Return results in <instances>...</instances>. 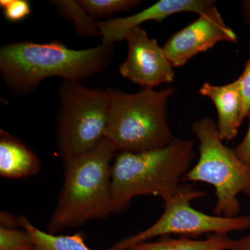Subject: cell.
Returning a JSON list of instances; mask_svg holds the SVG:
<instances>
[{
	"label": "cell",
	"instance_id": "20",
	"mask_svg": "<svg viewBox=\"0 0 250 250\" xmlns=\"http://www.w3.org/2000/svg\"><path fill=\"white\" fill-rule=\"evenodd\" d=\"M248 118L250 123L246 136L233 149L238 159L250 168V111Z\"/></svg>",
	"mask_w": 250,
	"mask_h": 250
},
{
	"label": "cell",
	"instance_id": "2",
	"mask_svg": "<svg viewBox=\"0 0 250 250\" xmlns=\"http://www.w3.org/2000/svg\"><path fill=\"white\" fill-rule=\"evenodd\" d=\"M118 152L107 139L82 155L64 159V180L48 232L107 217L111 210L112 159Z\"/></svg>",
	"mask_w": 250,
	"mask_h": 250
},
{
	"label": "cell",
	"instance_id": "18",
	"mask_svg": "<svg viewBox=\"0 0 250 250\" xmlns=\"http://www.w3.org/2000/svg\"><path fill=\"white\" fill-rule=\"evenodd\" d=\"M5 18L11 22L22 21L31 14L30 3L27 0H1Z\"/></svg>",
	"mask_w": 250,
	"mask_h": 250
},
{
	"label": "cell",
	"instance_id": "17",
	"mask_svg": "<svg viewBox=\"0 0 250 250\" xmlns=\"http://www.w3.org/2000/svg\"><path fill=\"white\" fill-rule=\"evenodd\" d=\"M0 250H35V246L24 229L0 226Z\"/></svg>",
	"mask_w": 250,
	"mask_h": 250
},
{
	"label": "cell",
	"instance_id": "15",
	"mask_svg": "<svg viewBox=\"0 0 250 250\" xmlns=\"http://www.w3.org/2000/svg\"><path fill=\"white\" fill-rule=\"evenodd\" d=\"M62 16L75 22V31L79 35L86 37H101L97 22L85 12L78 1L57 0L52 1Z\"/></svg>",
	"mask_w": 250,
	"mask_h": 250
},
{
	"label": "cell",
	"instance_id": "12",
	"mask_svg": "<svg viewBox=\"0 0 250 250\" xmlns=\"http://www.w3.org/2000/svg\"><path fill=\"white\" fill-rule=\"evenodd\" d=\"M41 170L39 158L24 143L1 130L0 174L9 179H22L36 175Z\"/></svg>",
	"mask_w": 250,
	"mask_h": 250
},
{
	"label": "cell",
	"instance_id": "3",
	"mask_svg": "<svg viewBox=\"0 0 250 250\" xmlns=\"http://www.w3.org/2000/svg\"><path fill=\"white\" fill-rule=\"evenodd\" d=\"M195 156L194 141L177 138L160 149L120 152L111 167V213L124 210L139 195L170 200L178 191Z\"/></svg>",
	"mask_w": 250,
	"mask_h": 250
},
{
	"label": "cell",
	"instance_id": "23",
	"mask_svg": "<svg viewBox=\"0 0 250 250\" xmlns=\"http://www.w3.org/2000/svg\"><path fill=\"white\" fill-rule=\"evenodd\" d=\"M241 10L243 21L247 26L250 27V0H244L242 1Z\"/></svg>",
	"mask_w": 250,
	"mask_h": 250
},
{
	"label": "cell",
	"instance_id": "1",
	"mask_svg": "<svg viewBox=\"0 0 250 250\" xmlns=\"http://www.w3.org/2000/svg\"><path fill=\"white\" fill-rule=\"evenodd\" d=\"M115 54V45L103 43L77 50L59 41L37 43L10 42L0 49V72L5 84L17 95L34 91L49 77L80 82L106 70Z\"/></svg>",
	"mask_w": 250,
	"mask_h": 250
},
{
	"label": "cell",
	"instance_id": "9",
	"mask_svg": "<svg viewBox=\"0 0 250 250\" xmlns=\"http://www.w3.org/2000/svg\"><path fill=\"white\" fill-rule=\"evenodd\" d=\"M236 33L225 24L216 6L210 8L187 27L171 36L164 49L173 67L185 65L195 56L220 42L236 43Z\"/></svg>",
	"mask_w": 250,
	"mask_h": 250
},
{
	"label": "cell",
	"instance_id": "10",
	"mask_svg": "<svg viewBox=\"0 0 250 250\" xmlns=\"http://www.w3.org/2000/svg\"><path fill=\"white\" fill-rule=\"evenodd\" d=\"M215 6L213 0H160L137 14L125 18L98 21L103 43L115 44L125 40L131 29L141 27L148 21L161 22L166 18L179 13H194L200 16Z\"/></svg>",
	"mask_w": 250,
	"mask_h": 250
},
{
	"label": "cell",
	"instance_id": "21",
	"mask_svg": "<svg viewBox=\"0 0 250 250\" xmlns=\"http://www.w3.org/2000/svg\"><path fill=\"white\" fill-rule=\"evenodd\" d=\"M1 227L6 228H18L20 227L19 220L7 212L1 211L0 215ZM21 228V227H20Z\"/></svg>",
	"mask_w": 250,
	"mask_h": 250
},
{
	"label": "cell",
	"instance_id": "7",
	"mask_svg": "<svg viewBox=\"0 0 250 250\" xmlns=\"http://www.w3.org/2000/svg\"><path fill=\"white\" fill-rule=\"evenodd\" d=\"M206 195L207 192L194 188L191 184H181L177 193L165 202L164 213L157 221L146 229L116 242L106 250H129L156 237L170 234L196 238L205 233L228 235L250 228L249 215L229 218L207 214L192 208V200Z\"/></svg>",
	"mask_w": 250,
	"mask_h": 250
},
{
	"label": "cell",
	"instance_id": "14",
	"mask_svg": "<svg viewBox=\"0 0 250 250\" xmlns=\"http://www.w3.org/2000/svg\"><path fill=\"white\" fill-rule=\"evenodd\" d=\"M20 227L29 233L35 250H92L85 243L82 233L72 235H56L45 232L34 226L24 215L18 217Z\"/></svg>",
	"mask_w": 250,
	"mask_h": 250
},
{
	"label": "cell",
	"instance_id": "11",
	"mask_svg": "<svg viewBox=\"0 0 250 250\" xmlns=\"http://www.w3.org/2000/svg\"><path fill=\"white\" fill-rule=\"evenodd\" d=\"M202 96L209 98L218 112L219 134L223 141L236 138L241 120L242 98L238 80L223 85L204 83L199 90Z\"/></svg>",
	"mask_w": 250,
	"mask_h": 250
},
{
	"label": "cell",
	"instance_id": "16",
	"mask_svg": "<svg viewBox=\"0 0 250 250\" xmlns=\"http://www.w3.org/2000/svg\"><path fill=\"white\" fill-rule=\"evenodd\" d=\"M78 1L93 19L108 17L117 12L131 11L143 2L141 0H80Z\"/></svg>",
	"mask_w": 250,
	"mask_h": 250
},
{
	"label": "cell",
	"instance_id": "19",
	"mask_svg": "<svg viewBox=\"0 0 250 250\" xmlns=\"http://www.w3.org/2000/svg\"><path fill=\"white\" fill-rule=\"evenodd\" d=\"M238 82L242 98L241 120L243 122L248 118L250 111V56Z\"/></svg>",
	"mask_w": 250,
	"mask_h": 250
},
{
	"label": "cell",
	"instance_id": "5",
	"mask_svg": "<svg viewBox=\"0 0 250 250\" xmlns=\"http://www.w3.org/2000/svg\"><path fill=\"white\" fill-rule=\"evenodd\" d=\"M192 131L200 142V156L182 182L213 186L217 197L213 213L229 218L238 216L241 204L238 195L243 193L250 196V167L238 159L234 149L224 145L212 118L197 120L192 125Z\"/></svg>",
	"mask_w": 250,
	"mask_h": 250
},
{
	"label": "cell",
	"instance_id": "13",
	"mask_svg": "<svg viewBox=\"0 0 250 250\" xmlns=\"http://www.w3.org/2000/svg\"><path fill=\"white\" fill-rule=\"evenodd\" d=\"M232 241L228 235L222 234H212L205 240L165 236L160 237L156 241L137 245L129 250H229Z\"/></svg>",
	"mask_w": 250,
	"mask_h": 250
},
{
	"label": "cell",
	"instance_id": "8",
	"mask_svg": "<svg viewBox=\"0 0 250 250\" xmlns=\"http://www.w3.org/2000/svg\"><path fill=\"white\" fill-rule=\"evenodd\" d=\"M128 54L119 66L122 76L141 85L154 88L172 83L175 73L164 47L155 39H150L141 27L131 29L126 34Z\"/></svg>",
	"mask_w": 250,
	"mask_h": 250
},
{
	"label": "cell",
	"instance_id": "22",
	"mask_svg": "<svg viewBox=\"0 0 250 250\" xmlns=\"http://www.w3.org/2000/svg\"><path fill=\"white\" fill-rule=\"evenodd\" d=\"M229 250H250V233L239 239L233 240Z\"/></svg>",
	"mask_w": 250,
	"mask_h": 250
},
{
	"label": "cell",
	"instance_id": "6",
	"mask_svg": "<svg viewBox=\"0 0 250 250\" xmlns=\"http://www.w3.org/2000/svg\"><path fill=\"white\" fill-rule=\"evenodd\" d=\"M58 145L62 159L90 152L104 139L108 91L64 80L59 85Z\"/></svg>",
	"mask_w": 250,
	"mask_h": 250
},
{
	"label": "cell",
	"instance_id": "4",
	"mask_svg": "<svg viewBox=\"0 0 250 250\" xmlns=\"http://www.w3.org/2000/svg\"><path fill=\"white\" fill-rule=\"evenodd\" d=\"M173 88H143L136 93L108 90L109 111L104 133L119 152L141 153L167 146L174 137L167 106Z\"/></svg>",
	"mask_w": 250,
	"mask_h": 250
}]
</instances>
